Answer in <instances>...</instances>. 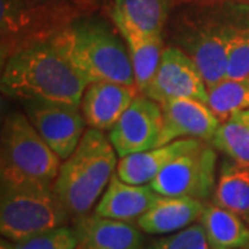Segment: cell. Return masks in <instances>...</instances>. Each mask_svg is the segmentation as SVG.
Wrapping results in <instances>:
<instances>
[{"instance_id":"obj_10","label":"cell","mask_w":249,"mask_h":249,"mask_svg":"<svg viewBox=\"0 0 249 249\" xmlns=\"http://www.w3.org/2000/svg\"><path fill=\"white\" fill-rule=\"evenodd\" d=\"M142 94L163 104L175 98L206 103L208 86L194 60L176 46H165L158 70Z\"/></svg>"},{"instance_id":"obj_23","label":"cell","mask_w":249,"mask_h":249,"mask_svg":"<svg viewBox=\"0 0 249 249\" xmlns=\"http://www.w3.org/2000/svg\"><path fill=\"white\" fill-rule=\"evenodd\" d=\"M206 104L220 122L235 112L249 109V79L220 80L208 89Z\"/></svg>"},{"instance_id":"obj_9","label":"cell","mask_w":249,"mask_h":249,"mask_svg":"<svg viewBox=\"0 0 249 249\" xmlns=\"http://www.w3.org/2000/svg\"><path fill=\"white\" fill-rule=\"evenodd\" d=\"M22 104L25 115L37 133L60 160H67L85 134L86 121L80 106L46 100H28Z\"/></svg>"},{"instance_id":"obj_1","label":"cell","mask_w":249,"mask_h":249,"mask_svg":"<svg viewBox=\"0 0 249 249\" xmlns=\"http://www.w3.org/2000/svg\"><path fill=\"white\" fill-rule=\"evenodd\" d=\"M88 85L53 40L25 47L1 62L3 94L22 101L46 100L80 106Z\"/></svg>"},{"instance_id":"obj_21","label":"cell","mask_w":249,"mask_h":249,"mask_svg":"<svg viewBox=\"0 0 249 249\" xmlns=\"http://www.w3.org/2000/svg\"><path fill=\"white\" fill-rule=\"evenodd\" d=\"M170 0H114L111 17L122 18L148 36H162Z\"/></svg>"},{"instance_id":"obj_24","label":"cell","mask_w":249,"mask_h":249,"mask_svg":"<svg viewBox=\"0 0 249 249\" xmlns=\"http://www.w3.org/2000/svg\"><path fill=\"white\" fill-rule=\"evenodd\" d=\"M145 249H211L204 226L199 222L183 230L152 240Z\"/></svg>"},{"instance_id":"obj_16","label":"cell","mask_w":249,"mask_h":249,"mask_svg":"<svg viewBox=\"0 0 249 249\" xmlns=\"http://www.w3.org/2000/svg\"><path fill=\"white\" fill-rule=\"evenodd\" d=\"M204 140L199 139H180L175 142L154 147L147 151L136 152L122 157L118 160L116 175L126 183L144 186L151 184L154 178L181 154L199 145Z\"/></svg>"},{"instance_id":"obj_14","label":"cell","mask_w":249,"mask_h":249,"mask_svg":"<svg viewBox=\"0 0 249 249\" xmlns=\"http://www.w3.org/2000/svg\"><path fill=\"white\" fill-rule=\"evenodd\" d=\"M78 237L76 249H145L142 231L137 224L85 214L72 220Z\"/></svg>"},{"instance_id":"obj_22","label":"cell","mask_w":249,"mask_h":249,"mask_svg":"<svg viewBox=\"0 0 249 249\" xmlns=\"http://www.w3.org/2000/svg\"><path fill=\"white\" fill-rule=\"evenodd\" d=\"M209 142L237 165L249 166V109L223 121Z\"/></svg>"},{"instance_id":"obj_8","label":"cell","mask_w":249,"mask_h":249,"mask_svg":"<svg viewBox=\"0 0 249 249\" xmlns=\"http://www.w3.org/2000/svg\"><path fill=\"white\" fill-rule=\"evenodd\" d=\"M216 148L202 142L172 160L154 178L151 187L160 196H187L205 202L216 188Z\"/></svg>"},{"instance_id":"obj_11","label":"cell","mask_w":249,"mask_h":249,"mask_svg":"<svg viewBox=\"0 0 249 249\" xmlns=\"http://www.w3.org/2000/svg\"><path fill=\"white\" fill-rule=\"evenodd\" d=\"M162 127L160 103L139 93L115 124L108 130V139L119 158L157 147Z\"/></svg>"},{"instance_id":"obj_18","label":"cell","mask_w":249,"mask_h":249,"mask_svg":"<svg viewBox=\"0 0 249 249\" xmlns=\"http://www.w3.org/2000/svg\"><path fill=\"white\" fill-rule=\"evenodd\" d=\"M112 21L124 40L130 55L134 85L139 93H142L158 70L165 49L163 37L145 35L122 18L112 17Z\"/></svg>"},{"instance_id":"obj_25","label":"cell","mask_w":249,"mask_h":249,"mask_svg":"<svg viewBox=\"0 0 249 249\" xmlns=\"http://www.w3.org/2000/svg\"><path fill=\"white\" fill-rule=\"evenodd\" d=\"M16 249H76L78 237L73 227L61 226L14 242Z\"/></svg>"},{"instance_id":"obj_15","label":"cell","mask_w":249,"mask_h":249,"mask_svg":"<svg viewBox=\"0 0 249 249\" xmlns=\"http://www.w3.org/2000/svg\"><path fill=\"white\" fill-rule=\"evenodd\" d=\"M158 196L160 194L151 184H130L114 173L96 205L94 213L101 217L134 224L151 208Z\"/></svg>"},{"instance_id":"obj_17","label":"cell","mask_w":249,"mask_h":249,"mask_svg":"<svg viewBox=\"0 0 249 249\" xmlns=\"http://www.w3.org/2000/svg\"><path fill=\"white\" fill-rule=\"evenodd\" d=\"M204 208L205 202L199 199L160 196L136 224L145 234L166 235L198 222Z\"/></svg>"},{"instance_id":"obj_3","label":"cell","mask_w":249,"mask_h":249,"mask_svg":"<svg viewBox=\"0 0 249 249\" xmlns=\"http://www.w3.org/2000/svg\"><path fill=\"white\" fill-rule=\"evenodd\" d=\"M121 37L103 21L78 18L52 40L88 83L134 85L130 55Z\"/></svg>"},{"instance_id":"obj_20","label":"cell","mask_w":249,"mask_h":249,"mask_svg":"<svg viewBox=\"0 0 249 249\" xmlns=\"http://www.w3.org/2000/svg\"><path fill=\"white\" fill-rule=\"evenodd\" d=\"M212 202L230 211L249 226V166L229 160L217 178Z\"/></svg>"},{"instance_id":"obj_6","label":"cell","mask_w":249,"mask_h":249,"mask_svg":"<svg viewBox=\"0 0 249 249\" xmlns=\"http://www.w3.org/2000/svg\"><path fill=\"white\" fill-rule=\"evenodd\" d=\"M79 14L72 0H0L1 62L25 47L52 40Z\"/></svg>"},{"instance_id":"obj_2","label":"cell","mask_w":249,"mask_h":249,"mask_svg":"<svg viewBox=\"0 0 249 249\" xmlns=\"http://www.w3.org/2000/svg\"><path fill=\"white\" fill-rule=\"evenodd\" d=\"M116 151L97 129H88L79 145L61 162L53 190L72 220L89 214L118 166Z\"/></svg>"},{"instance_id":"obj_4","label":"cell","mask_w":249,"mask_h":249,"mask_svg":"<svg viewBox=\"0 0 249 249\" xmlns=\"http://www.w3.org/2000/svg\"><path fill=\"white\" fill-rule=\"evenodd\" d=\"M0 150L1 187L53 186L61 160L37 133L24 111H13L3 119Z\"/></svg>"},{"instance_id":"obj_12","label":"cell","mask_w":249,"mask_h":249,"mask_svg":"<svg viewBox=\"0 0 249 249\" xmlns=\"http://www.w3.org/2000/svg\"><path fill=\"white\" fill-rule=\"evenodd\" d=\"M160 107L162 127L157 147L180 139H199L209 142L222 124L206 103L196 98H175Z\"/></svg>"},{"instance_id":"obj_7","label":"cell","mask_w":249,"mask_h":249,"mask_svg":"<svg viewBox=\"0 0 249 249\" xmlns=\"http://www.w3.org/2000/svg\"><path fill=\"white\" fill-rule=\"evenodd\" d=\"M70 222L53 186L1 187L0 232L4 238L18 242Z\"/></svg>"},{"instance_id":"obj_5","label":"cell","mask_w":249,"mask_h":249,"mask_svg":"<svg viewBox=\"0 0 249 249\" xmlns=\"http://www.w3.org/2000/svg\"><path fill=\"white\" fill-rule=\"evenodd\" d=\"M244 27L247 25L224 17L216 6H205L181 13L170 36L175 46L194 60L209 89L226 79L229 46L232 36Z\"/></svg>"},{"instance_id":"obj_19","label":"cell","mask_w":249,"mask_h":249,"mask_svg":"<svg viewBox=\"0 0 249 249\" xmlns=\"http://www.w3.org/2000/svg\"><path fill=\"white\" fill-rule=\"evenodd\" d=\"M211 249H249V226L219 205L205 202L199 220Z\"/></svg>"},{"instance_id":"obj_13","label":"cell","mask_w":249,"mask_h":249,"mask_svg":"<svg viewBox=\"0 0 249 249\" xmlns=\"http://www.w3.org/2000/svg\"><path fill=\"white\" fill-rule=\"evenodd\" d=\"M139 90L134 85L108 80L91 82L83 91L80 109L86 124L97 130H109L132 104Z\"/></svg>"},{"instance_id":"obj_27","label":"cell","mask_w":249,"mask_h":249,"mask_svg":"<svg viewBox=\"0 0 249 249\" xmlns=\"http://www.w3.org/2000/svg\"><path fill=\"white\" fill-rule=\"evenodd\" d=\"M0 249H16L14 241H10L3 237L1 241H0Z\"/></svg>"},{"instance_id":"obj_26","label":"cell","mask_w":249,"mask_h":249,"mask_svg":"<svg viewBox=\"0 0 249 249\" xmlns=\"http://www.w3.org/2000/svg\"><path fill=\"white\" fill-rule=\"evenodd\" d=\"M226 78L249 79V25L241 28L232 36L227 54Z\"/></svg>"}]
</instances>
